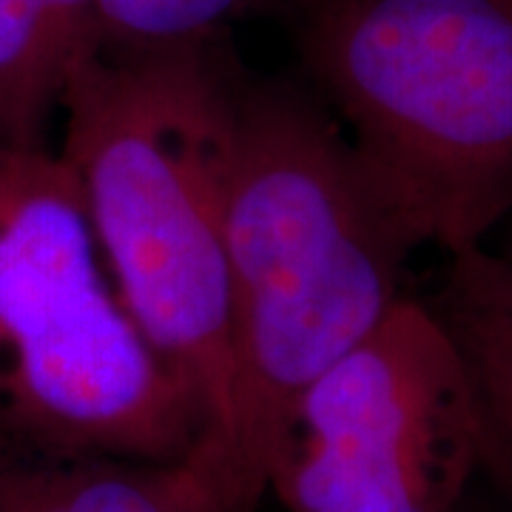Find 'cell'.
I'll return each mask as SVG.
<instances>
[{"label":"cell","mask_w":512,"mask_h":512,"mask_svg":"<svg viewBox=\"0 0 512 512\" xmlns=\"http://www.w3.org/2000/svg\"><path fill=\"white\" fill-rule=\"evenodd\" d=\"M234 404L225 490L268 493L296 399L404 299L416 248L387 214L319 94L242 72L225 185Z\"/></svg>","instance_id":"6da1fadb"},{"label":"cell","mask_w":512,"mask_h":512,"mask_svg":"<svg viewBox=\"0 0 512 512\" xmlns=\"http://www.w3.org/2000/svg\"><path fill=\"white\" fill-rule=\"evenodd\" d=\"M239 77L222 35L100 49L69 80L57 148L126 311L200 399L222 487L234 404L225 185Z\"/></svg>","instance_id":"7a4b0ae2"},{"label":"cell","mask_w":512,"mask_h":512,"mask_svg":"<svg viewBox=\"0 0 512 512\" xmlns=\"http://www.w3.org/2000/svg\"><path fill=\"white\" fill-rule=\"evenodd\" d=\"M89 57L43 0H0V143L49 146V123Z\"/></svg>","instance_id":"ba28073f"},{"label":"cell","mask_w":512,"mask_h":512,"mask_svg":"<svg viewBox=\"0 0 512 512\" xmlns=\"http://www.w3.org/2000/svg\"><path fill=\"white\" fill-rule=\"evenodd\" d=\"M0 512H231L217 470L0 450Z\"/></svg>","instance_id":"8992f818"},{"label":"cell","mask_w":512,"mask_h":512,"mask_svg":"<svg viewBox=\"0 0 512 512\" xmlns=\"http://www.w3.org/2000/svg\"><path fill=\"white\" fill-rule=\"evenodd\" d=\"M305 0H97L103 49H143L225 35L251 15L299 12Z\"/></svg>","instance_id":"9c48e42d"},{"label":"cell","mask_w":512,"mask_h":512,"mask_svg":"<svg viewBox=\"0 0 512 512\" xmlns=\"http://www.w3.org/2000/svg\"><path fill=\"white\" fill-rule=\"evenodd\" d=\"M481 464L473 393L410 296L296 399L268 461L285 512H450Z\"/></svg>","instance_id":"5b68a950"},{"label":"cell","mask_w":512,"mask_h":512,"mask_svg":"<svg viewBox=\"0 0 512 512\" xmlns=\"http://www.w3.org/2000/svg\"><path fill=\"white\" fill-rule=\"evenodd\" d=\"M46 9L55 15L72 40L86 52L97 55L103 49L100 20H97V0H43Z\"/></svg>","instance_id":"30bf717a"},{"label":"cell","mask_w":512,"mask_h":512,"mask_svg":"<svg viewBox=\"0 0 512 512\" xmlns=\"http://www.w3.org/2000/svg\"><path fill=\"white\" fill-rule=\"evenodd\" d=\"M510 220H512V214H510ZM504 254H512V228H510V239H507V251Z\"/></svg>","instance_id":"8fae6325"},{"label":"cell","mask_w":512,"mask_h":512,"mask_svg":"<svg viewBox=\"0 0 512 512\" xmlns=\"http://www.w3.org/2000/svg\"><path fill=\"white\" fill-rule=\"evenodd\" d=\"M299 55L416 251L510 220L512 0H305Z\"/></svg>","instance_id":"3957f363"},{"label":"cell","mask_w":512,"mask_h":512,"mask_svg":"<svg viewBox=\"0 0 512 512\" xmlns=\"http://www.w3.org/2000/svg\"><path fill=\"white\" fill-rule=\"evenodd\" d=\"M453 342L473 393L481 464L512 487V254L484 245L447 256L424 302Z\"/></svg>","instance_id":"52a82bcc"},{"label":"cell","mask_w":512,"mask_h":512,"mask_svg":"<svg viewBox=\"0 0 512 512\" xmlns=\"http://www.w3.org/2000/svg\"><path fill=\"white\" fill-rule=\"evenodd\" d=\"M0 441L140 464L208 447L200 399L126 311L77 180L49 146L0 143Z\"/></svg>","instance_id":"277c9868"}]
</instances>
